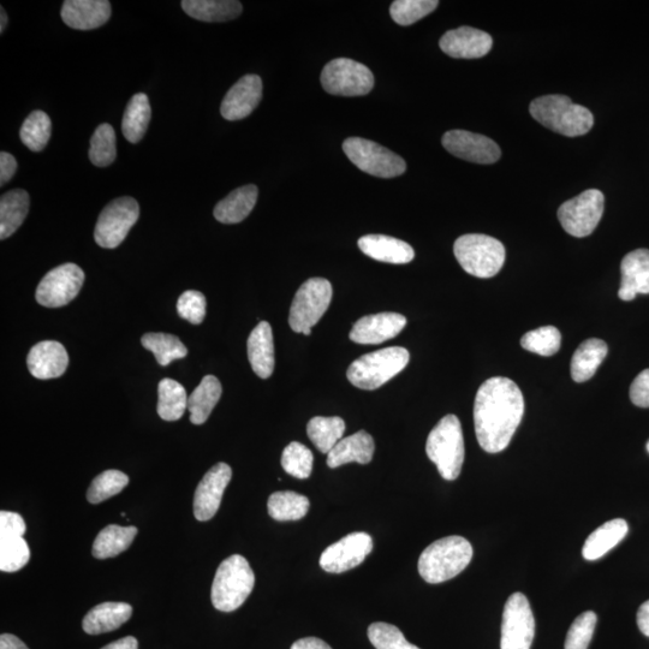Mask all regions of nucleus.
Listing matches in <instances>:
<instances>
[{
	"label": "nucleus",
	"mask_w": 649,
	"mask_h": 649,
	"mask_svg": "<svg viewBox=\"0 0 649 649\" xmlns=\"http://www.w3.org/2000/svg\"><path fill=\"white\" fill-rule=\"evenodd\" d=\"M525 415V398L514 381L496 377L480 386L474 403L476 438L488 454L508 448Z\"/></svg>",
	"instance_id": "obj_1"
},
{
	"label": "nucleus",
	"mask_w": 649,
	"mask_h": 649,
	"mask_svg": "<svg viewBox=\"0 0 649 649\" xmlns=\"http://www.w3.org/2000/svg\"><path fill=\"white\" fill-rule=\"evenodd\" d=\"M473 558V547L467 539L452 535L426 547L419 558V573L427 583L438 585L454 579Z\"/></svg>",
	"instance_id": "obj_2"
},
{
	"label": "nucleus",
	"mask_w": 649,
	"mask_h": 649,
	"mask_svg": "<svg viewBox=\"0 0 649 649\" xmlns=\"http://www.w3.org/2000/svg\"><path fill=\"white\" fill-rule=\"evenodd\" d=\"M529 111L535 121L568 138L587 134L594 124L592 112L574 104L567 95L553 94L535 99Z\"/></svg>",
	"instance_id": "obj_3"
},
{
	"label": "nucleus",
	"mask_w": 649,
	"mask_h": 649,
	"mask_svg": "<svg viewBox=\"0 0 649 649\" xmlns=\"http://www.w3.org/2000/svg\"><path fill=\"white\" fill-rule=\"evenodd\" d=\"M255 575L246 558L234 555L219 565L211 589L212 604L218 611L232 612L253 592Z\"/></svg>",
	"instance_id": "obj_4"
},
{
	"label": "nucleus",
	"mask_w": 649,
	"mask_h": 649,
	"mask_svg": "<svg viewBox=\"0 0 649 649\" xmlns=\"http://www.w3.org/2000/svg\"><path fill=\"white\" fill-rule=\"evenodd\" d=\"M428 458L436 464L442 478L454 481L460 476L464 462V439L460 420L446 415L427 438Z\"/></svg>",
	"instance_id": "obj_5"
},
{
	"label": "nucleus",
	"mask_w": 649,
	"mask_h": 649,
	"mask_svg": "<svg viewBox=\"0 0 649 649\" xmlns=\"http://www.w3.org/2000/svg\"><path fill=\"white\" fill-rule=\"evenodd\" d=\"M409 360L406 348L391 347L374 351L351 363L347 378L359 389L377 390L400 374L408 366Z\"/></svg>",
	"instance_id": "obj_6"
},
{
	"label": "nucleus",
	"mask_w": 649,
	"mask_h": 649,
	"mask_svg": "<svg viewBox=\"0 0 649 649\" xmlns=\"http://www.w3.org/2000/svg\"><path fill=\"white\" fill-rule=\"evenodd\" d=\"M454 253L462 269L470 276L492 278L505 263L504 244L487 235L470 234L457 238Z\"/></svg>",
	"instance_id": "obj_7"
},
{
	"label": "nucleus",
	"mask_w": 649,
	"mask_h": 649,
	"mask_svg": "<svg viewBox=\"0 0 649 649\" xmlns=\"http://www.w3.org/2000/svg\"><path fill=\"white\" fill-rule=\"evenodd\" d=\"M332 295V285L327 279L311 278L303 283L290 308L291 329L297 333L312 330L329 309Z\"/></svg>",
	"instance_id": "obj_8"
},
{
	"label": "nucleus",
	"mask_w": 649,
	"mask_h": 649,
	"mask_svg": "<svg viewBox=\"0 0 649 649\" xmlns=\"http://www.w3.org/2000/svg\"><path fill=\"white\" fill-rule=\"evenodd\" d=\"M343 151L357 168L375 177L395 178L407 170L403 158L377 142L349 138L344 141Z\"/></svg>",
	"instance_id": "obj_9"
},
{
	"label": "nucleus",
	"mask_w": 649,
	"mask_h": 649,
	"mask_svg": "<svg viewBox=\"0 0 649 649\" xmlns=\"http://www.w3.org/2000/svg\"><path fill=\"white\" fill-rule=\"evenodd\" d=\"M321 86L327 93L342 97H360L372 91L374 76L371 70L348 58L333 59L321 73Z\"/></svg>",
	"instance_id": "obj_10"
},
{
	"label": "nucleus",
	"mask_w": 649,
	"mask_h": 649,
	"mask_svg": "<svg viewBox=\"0 0 649 649\" xmlns=\"http://www.w3.org/2000/svg\"><path fill=\"white\" fill-rule=\"evenodd\" d=\"M139 217L140 206L135 199L123 196L113 200L100 213L94 231L95 242L106 249L121 246Z\"/></svg>",
	"instance_id": "obj_11"
},
{
	"label": "nucleus",
	"mask_w": 649,
	"mask_h": 649,
	"mask_svg": "<svg viewBox=\"0 0 649 649\" xmlns=\"http://www.w3.org/2000/svg\"><path fill=\"white\" fill-rule=\"evenodd\" d=\"M605 196L598 189H589L559 207L558 219L563 229L574 237H587L597 229L603 217Z\"/></svg>",
	"instance_id": "obj_12"
},
{
	"label": "nucleus",
	"mask_w": 649,
	"mask_h": 649,
	"mask_svg": "<svg viewBox=\"0 0 649 649\" xmlns=\"http://www.w3.org/2000/svg\"><path fill=\"white\" fill-rule=\"evenodd\" d=\"M535 636V619L525 594L514 593L506 601L503 622L502 649H531Z\"/></svg>",
	"instance_id": "obj_13"
},
{
	"label": "nucleus",
	"mask_w": 649,
	"mask_h": 649,
	"mask_svg": "<svg viewBox=\"0 0 649 649\" xmlns=\"http://www.w3.org/2000/svg\"><path fill=\"white\" fill-rule=\"evenodd\" d=\"M85 283V272L75 264L57 266L41 279L35 299L47 308L69 305L79 295Z\"/></svg>",
	"instance_id": "obj_14"
},
{
	"label": "nucleus",
	"mask_w": 649,
	"mask_h": 649,
	"mask_svg": "<svg viewBox=\"0 0 649 649\" xmlns=\"http://www.w3.org/2000/svg\"><path fill=\"white\" fill-rule=\"evenodd\" d=\"M26 531L25 518L20 514L0 512V570L3 573H16L31 559V550L23 539Z\"/></svg>",
	"instance_id": "obj_15"
},
{
	"label": "nucleus",
	"mask_w": 649,
	"mask_h": 649,
	"mask_svg": "<svg viewBox=\"0 0 649 649\" xmlns=\"http://www.w3.org/2000/svg\"><path fill=\"white\" fill-rule=\"evenodd\" d=\"M373 551L371 535L356 532L327 547L320 557V567L330 574H342L365 562Z\"/></svg>",
	"instance_id": "obj_16"
},
{
	"label": "nucleus",
	"mask_w": 649,
	"mask_h": 649,
	"mask_svg": "<svg viewBox=\"0 0 649 649\" xmlns=\"http://www.w3.org/2000/svg\"><path fill=\"white\" fill-rule=\"evenodd\" d=\"M442 144L452 156L470 163L493 164L502 156V151L496 142L487 136L470 133L467 130H450L444 134Z\"/></svg>",
	"instance_id": "obj_17"
},
{
	"label": "nucleus",
	"mask_w": 649,
	"mask_h": 649,
	"mask_svg": "<svg viewBox=\"0 0 649 649\" xmlns=\"http://www.w3.org/2000/svg\"><path fill=\"white\" fill-rule=\"evenodd\" d=\"M232 478L229 464L218 463L205 474L194 497V515L201 522L210 521L219 510L223 494Z\"/></svg>",
	"instance_id": "obj_18"
},
{
	"label": "nucleus",
	"mask_w": 649,
	"mask_h": 649,
	"mask_svg": "<svg viewBox=\"0 0 649 649\" xmlns=\"http://www.w3.org/2000/svg\"><path fill=\"white\" fill-rule=\"evenodd\" d=\"M263 99V81L258 75H246L226 93L220 113L226 121H241L252 113Z\"/></svg>",
	"instance_id": "obj_19"
},
{
	"label": "nucleus",
	"mask_w": 649,
	"mask_h": 649,
	"mask_svg": "<svg viewBox=\"0 0 649 649\" xmlns=\"http://www.w3.org/2000/svg\"><path fill=\"white\" fill-rule=\"evenodd\" d=\"M407 325V318L398 313L367 315L357 320L350 332V339L357 344H380L400 335Z\"/></svg>",
	"instance_id": "obj_20"
},
{
	"label": "nucleus",
	"mask_w": 649,
	"mask_h": 649,
	"mask_svg": "<svg viewBox=\"0 0 649 649\" xmlns=\"http://www.w3.org/2000/svg\"><path fill=\"white\" fill-rule=\"evenodd\" d=\"M446 55L458 59H476L492 50L493 39L490 34L472 27H461L443 35L439 43Z\"/></svg>",
	"instance_id": "obj_21"
},
{
	"label": "nucleus",
	"mask_w": 649,
	"mask_h": 649,
	"mask_svg": "<svg viewBox=\"0 0 649 649\" xmlns=\"http://www.w3.org/2000/svg\"><path fill=\"white\" fill-rule=\"evenodd\" d=\"M69 356L63 344L44 341L35 344L29 351L27 366L34 378L49 380L62 377L67 371Z\"/></svg>",
	"instance_id": "obj_22"
},
{
	"label": "nucleus",
	"mask_w": 649,
	"mask_h": 649,
	"mask_svg": "<svg viewBox=\"0 0 649 649\" xmlns=\"http://www.w3.org/2000/svg\"><path fill=\"white\" fill-rule=\"evenodd\" d=\"M111 13V3L107 0H67L61 16L68 27L91 31L104 26L110 20Z\"/></svg>",
	"instance_id": "obj_23"
},
{
	"label": "nucleus",
	"mask_w": 649,
	"mask_h": 649,
	"mask_svg": "<svg viewBox=\"0 0 649 649\" xmlns=\"http://www.w3.org/2000/svg\"><path fill=\"white\" fill-rule=\"evenodd\" d=\"M622 283L618 296L633 301L637 294H649V250L636 249L624 256L621 265Z\"/></svg>",
	"instance_id": "obj_24"
},
{
	"label": "nucleus",
	"mask_w": 649,
	"mask_h": 649,
	"mask_svg": "<svg viewBox=\"0 0 649 649\" xmlns=\"http://www.w3.org/2000/svg\"><path fill=\"white\" fill-rule=\"evenodd\" d=\"M359 248L363 254L381 263L404 265L414 260L415 252L407 242L385 235H366L360 238Z\"/></svg>",
	"instance_id": "obj_25"
},
{
	"label": "nucleus",
	"mask_w": 649,
	"mask_h": 649,
	"mask_svg": "<svg viewBox=\"0 0 649 649\" xmlns=\"http://www.w3.org/2000/svg\"><path fill=\"white\" fill-rule=\"evenodd\" d=\"M248 359L261 379L270 378L275 371V343L272 327L266 321L255 327L248 338Z\"/></svg>",
	"instance_id": "obj_26"
},
{
	"label": "nucleus",
	"mask_w": 649,
	"mask_h": 649,
	"mask_svg": "<svg viewBox=\"0 0 649 649\" xmlns=\"http://www.w3.org/2000/svg\"><path fill=\"white\" fill-rule=\"evenodd\" d=\"M374 440L371 434L360 431L353 436L343 438L327 455V466L332 469L344 464L357 462L368 464L374 455Z\"/></svg>",
	"instance_id": "obj_27"
},
{
	"label": "nucleus",
	"mask_w": 649,
	"mask_h": 649,
	"mask_svg": "<svg viewBox=\"0 0 649 649\" xmlns=\"http://www.w3.org/2000/svg\"><path fill=\"white\" fill-rule=\"evenodd\" d=\"M133 615V607L125 603H103L83 618L82 628L89 635H100L121 628Z\"/></svg>",
	"instance_id": "obj_28"
},
{
	"label": "nucleus",
	"mask_w": 649,
	"mask_h": 649,
	"mask_svg": "<svg viewBox=\"0 0 649 649\" xmlns=\"http://www.w3.org/2000/svg\"><path fill=\"white\" fill-rule=\"evenodd\" d=\"M258 188L249 184L237 188L214 208V218L223 224H237L246 219L258 201Z\"/></svg>",
	"instance_id": "obj_29"
},
{
	"label": "nucleus",
	"mask_w": 649,
	"mask_h": 649,
	"mask_svg": "<svg viewBox=\"0 0 649 649\" xmlns=\"http://www.w3.org/2000/svg\"><path fill=\"white\" fill-rule=\"evenodd\" d=\"M628 532V523L622 518L604 523L597 531L589 535L585 546H583V558L592 562L604 557L627 537Z\"/></svg>",
	"instance_id": "obj_30"
},
{
	"label": "nucleus",
	"mask_w": 649,
	"mask_h": 649,
	"mask_svg": "<svg viewBox=\"0 0 649 649\" xmlns=\"http://www.w3.org/2000/svg\"><path fill=\"white\" fill-rule=\"evenodd\" d=\"M31 199L26 190L15 189L0 199V238L5 240L14 235L25 222Z\"/></svg>",
	"instance_id": "obj_31"
},
{
	"label": "nucleus",
	"mask_w": 649,
	"mask_h": 649,
	"mask_svg": "<svg viewBox=\"0 0 649 649\" xmlns=\"http://www.w3.org/2000/svg\"><path fill=\"white\" fill-rule=\"evenodd\" d=\"M184 13L204 22H226L237 19L242 4L235 0H183Z\"/></svg>",
	"instance_id": "obj_32"
},
{
	"label": "nucleus",
	"mask_w": 649,
	"mask_h": 649,
	"mask_svg": "<svg viewBox=\"0 0 649 649\" xmlns=\"http://www.w3.org/2000/svg\"><path fill=\"white\" fill-rule=\"evenodd\" d=\"M222 384L214 375H206L193 394L188 397L190 421L202 425L210 418L212 410L222 397Z\"/></svg>",
	"instance_id": "obj_33"
},
{
	"label": "nucleus",
	"mask_w": 649,
	"mask_h": 649,
	"mask_svg": "<svg viewBox=\"0 0 649 649\" xmlns=\"http://www.w3.org/2000/svg\"><path fill=\"white\" fill-rule=\"evenodd\" d=\"M607 345L601 339L592 338L583 342L571 360V377L576 383L591 379L607 355Z\"/></svg>",
	"instance_id": "obj_34"
},
{
	"label": "nucleus",
	"mask_w": 649,
	"mask_h": 649,
	"mask_svg": "<svg viewBox=\"0 0 649 649\" xmlns=\"http://www.w3.org/2000/svg\"><path fill=\"white\" fill-rule=\"evenodd\" d=\"M152 116L150 99L144 93L135 94L125 109L122 132L130 144H138L147 132Z\"/></svg>",
	"instance_id": "obj_35"
},
{
	"label": "nucleus",
	"mask_w": 649,
	"mask_h": 649,
	"mask_svg": "<svg viewBox=\"0 0 649 649\" xmlns=\"http://www.w3.org/2000/svg\"><path fill=\"white\" fill-rule=\"evenodd\" d=\"M138 535V528L107 526L98 534L93 544V556L97 559L113 558L127 551Z\"/></svg>",
	"instance_id": "obj_36"
},
{
	"label": "nucleus",
	"mask_w": 649,
	"mask_h": 649,
	"mask_svg": "<svg viewBox=\"0 0 649 649\" xmlns=\"http://www.w3.org/2000/svg\"><path fill=\"white\" fill-rule=\"evenodd\" d=\"M345 422L338 416L324 418L317 416L308 422L307 434L311 442L321 454L329 455L335 446L343 439Z\"/></svg>",
	"instance_id": "obj_37"
},
{
	"label": "nucleus",
	"mask_w": 649,
	"mask_h": 649,
	"mask_svg": "<svg viewBox=\"0 0 649 649\" xmlns=\"http://www.w3.org/2000/svg\"><path fill=\"white\" fill-rule=\"evenodd\" d=\"M309 499L293 491H281L271 494L267 509L273 520L279 522L299 521L308 514Z\"/></svg>",
	"instance_id": "obj_38"
},
{
	"label": "nucleus",
	"mask_w": 649,
	"mask_h": 649,
	"mask_svg": "<svg viewBox=\"0 0 649 649\" xmlns=\"http://www.w3.org/2000/svg\"><path fill=\"white\" fill-rule=\"evenodd\" d=\"M158 414L164 421L180 420L188 408V396L183 385L169 378L158 386Z\"/></svg>",
	"instance_id": "obj_39"
},
{
	"label": "nucleus",
	"mask_w": 649,
	"mask_h": 649,
	"mask_svg": "<svg viewBox=\"0 0 649 649\" xmlns=\"http://www.w3.org/2000/svg\"><path fill=\"white\" fill-rule=\"evenodd\" d=\"M141 343L150 350L160 366H169L172 361L183 359L188 355L186 345L181 339L170 333H146Z\"/></svg>",
	"instance_id": "obj_40"
},
{
	"label": "nucleus",
	"mask_w": 649,
	"mask_h": 649,
	"mask_svg": "<svg viewBox=\"0 0 649 649\" xmlns=\"http://www.w3.org/2000/svg\"><path fill=\"white\" fill-rule=\"evenodd\" d=\"M52 123L44 111H34L29 115L21 128V140L33 152L44 150L51 139Z\"/></svg>",
	"instance_id": "obj_41"
},
{
	"label": "nucleus",
	"mask_w": 649,
	"mask_h": 649,
	"mask_svg": "<svg viewBox=\"0 0 649 649\" xmlns=\"http://www.w3.org/2000/svg\"><path fill=\"white\" fill-rule=\"evenodd\" d=\"M117 156L116 133L110 124L99 125L91 139L89 160L98 168H106L115 162Z\"/></svg>",
	"instance_id": "obj_42"
},
{
	"label": "nucleus",
	"mask_w": 649,
	"mask_h": 649,
	"mask_svg": "<svg viewBox=\"0 0 649 649\" xmlns=\"http://www.w3.org/2000/svg\"><path fill=\"white\" fill-rule=\"evenodd\" d=\"M129 484L127 474L119 472V470L111 469L101 473L92 482L91 487L87 492L88 502L91 504H99L105 502L116 494L121 493Z\"/></svg>",
	"instance_id": "obj_43"
},
{
	"label": "nucleus",
	"mask_w": 649,
	"mask_h": 649,
	"mask_svg": "<svg viewBox=\"0 0 649 649\" xmlns=\"http://www.w3.org/2000/svg\"><path fill=\"white\" fill-rule=\"evenodd\" d=\"M561 332L555 326L539 327L521 338L523 349L541 356H552L561 349Z\"/></svg>",
	"instance_id": "obj_44"
},
{
	"label": "nucleus",
	"mask_w": 649,
	"mask_h": 649,
	"mask_svg": "<svg viewBox=\"0 0 649 649\" xmlns=\"http://www.w3.org/2000/svg\"><path fill=\"white\" fill-rule=\"evenodd\" d=\"M438 5L437 0H396L390 14L397 25L410 26L433 13Z\"/></svg>",
	"instance_id": "obj_45"
},
{
	"label": "nucleus",
	"mask_w": 649,
	"mask_h": 649,
	"mask_svg": "<svg viewBox=\"0 0 649 649\" xmlns=\"http://www.w3.org/2000/svg\"><path fill=\"white\" fill-rule=\"evenodd\" d=\"M313 463L312 451L299 442L290 443L283 451L282 467L296 479H308L312 474Z\"/></svg>",
	"instance_id": "obj_46"
},
{
	"label": "nucleus",
	"mask_w": 649,
	"mask_h": 649,
	"mask_svg": "<svg viewBox=\"0 0 649 649\" xmlns=\"http://www.w3.org/2000/svg\"><path fill=\"white\" fill-rule=\"evenodd\" d=\"M368 639L377 649H420L408 642L395 625L384 622L369 625Z\"/></svg>",
	"instance_id": "obj_47"
},
{
	"label": "nucleus",
	"mask_w": 649,
	"mask_h": 649,
	"mask_svg": "<svg viewBox=\"0 0 649 649\" xmlns=\"http://www.w3.org/2000/svg\"><path fill=\"white\" fill-rule=\"evenodd\" d=\"M597 621L598 617L593 611L583 612L577 617L568 631L565 649H588Z\"/></svg>",
	"instance_id": "obj_48"
},
{
	"label": "nucleus",
	"mask_w": 649,
	"mask_h": 649,
	"mask_svg": "<svg viewBox=\"0 0 649 649\" xmlns=\"http://www.w3.org/2000/svg\"><path fill=\"white\" fill-rule=\"evenodd\" d=\"M206 308V297L200 291L188 290L177 302L178 315L193 325H200L204 321Z\"/></svg>",
	"instance_id": "obj_49"
},
{
	"label": "nucleus",
	"mask_w": 649,
	"mask_h": 649,
	"mask_svg": "<svg viewBox=\"0 0 649 649\" xmlns=\"http://www.w3.org/2000/svg\"><path fill=\"white\" fill-rule=\"evenodd\" d=\"M630 400L636 407L649 408V369L637 375L631 384Z\"/></svg>",
	"instance_id": "obj_50"
},
{
	"label": "nucleus",
	"mask_w": 649,
	"mask_h": 649,
	"mask_svg": "<svg viewBox=\"0 0 649 649\" xmlns=\"http://www.w3.org/2000/svg\"><path fill=\"white\" fill-rule=\"evenodd\" d=\"M17 170V162L14 156L10 153H0V184L5 186L11 178L14 177Z\"/></svg>",
	"instance_id": "obj_51"
},
{
	"label": "nucleus",
	"mask_w": 649,
	"mask_h": 649,
	"mask_svg": "<svg viewBox=\"0 0 649 649\" xmlns=\"http://www.w3.org/2000/svg\"><path fill=\"white\" fill-rule=\"evenodd\" d=\"M290 649H332L323 640L318 637H305V639L297 640Z\"/></svg>",
	"instance_id": "obj_52"
},
{
	"label": "nucleus",
	"mask_w": 649,
	"mask_h": 649,
	"mask_svg": "<svg viewBox=\"0 0 649 649\" xmlns=\"http://www.w3.org/2000/svg\"><path fill=\"white\" fill-rule=\"evenodd\" d=\"M637 625L641 633L649 637V600L643 603L637 612Z\"/></svg>",
	"instance_id": "obj_53"
},
{
	"label": "nucleus",
	"mask_w": 649,
	"mask_h": 649,
	"mask_svg": "<svg viewBox=\"0 0 649 649\" xmlns=\"http://www.w3.org/2000/svg\"><path fill=\"white\" fill-rule=\"evenodd\" d=\"M0 649H29L19 637L11 634L0 636Z\"/></svg>",
	"instance_id": "obj_54"
},
{
	"label": "nucleus",
	"mask_w": 649,
	"mask_h": 649,
	"mask_svg": "<svg viewBox=\"0 0 649 649\" xmlns=\"http://www.w3.org/2000/svg\"><path fill=\"white\" fill-rule=\"evenodd\" d=\"M101 649H139V642L133 636L124 637V639L110 643Z\"/></svg>",
	"instance_id": "obj_55"
},
{
	"label": "nucleus",
	"mask_w": 649,
	"mask_h": 649,
	"mask_svg": "<svg viewBox=\"0 0 649 649\" xmlns=\"http://www.w3.org/2000/svg\"><path fill=\"white\" fill-rule=\"evenodd\" d=\"M0 13H2V15H0V17H2V22H0V33H3L8 25V15L5 13L4 8H0Z\"/></svg>",
	"instance_id": "obj_56"
},
{
	"label": "nucleus",
	"mask_w": 649,
	"mask_h": 649,
	"mask_svg": "<svg viewBox=\"0 0 649 649\" xmlns=\"http://www.w3.org/2000/svg\"><path fill=\"white\" fill-rule=\"evenodd\" d=\"M646 448H647V451H648V454H649V440H648V443L646 445Z\"/></svg>",
	"instance_id": "obj_57"
}]
</instances>
